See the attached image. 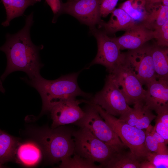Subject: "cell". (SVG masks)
I'll use <instances>...</instances> for the list:
<instances>
[{
  "label": "cell",
  "mask_w": 168,
  "mask_h": 168,
  "mask_svg": "<svg viewBox=\"0 0 168 168\" xmlns=\"http://www.w3.org/2000/svg\"><path fill=\"white\" fill-rule=\"evenodd\" d=\"M33 23V13L27 16L23 28L14 34H7L6 41L0 47L7 58V65L1 78L3 80L13 72H25L30 80L40 77V70L44 66L41 62L39 52L43 46H36L32 42L30 35Z\"/></svg>",
  "instance_id": "1"
},
{
  "label": "cell",
  "mask_w": 168,
  "mask_h": 168,
  "mask_svg": "<svg viewBox=\"0 0 168 168\" xmlns=\"http://www.w3.org/2000/svg\"><path fill=\"white\" fill-rule=\"evenodd\" d=\"M80 72L61 76L54 80L46 79L41 76L32 80L21 78L39 93L42 99V113L48 112L50 107L60 101L76 99L77 96L90 99L92 95L82 91L77 83Z\"/></svg>",
  "instance_id": "2"
},
{
  "label": "cell",
  "mask_w": 168,
  "mask_h": 168,
  "mask_svg": "<svg viewBox=\"0 0 168 168\" xmlns=\"http://www.w3.org/2000/svg\"><path fill=\"white\" fill-rule=\"evenodd\" d=\"M74 130L59 126L43 129L38 137L46 157L51 162L62 161L73 155L75 142L72 136Z\"/></svg>",
  "instance_id": "3"
},
{
  "label": "cell",
  "mask_w": 168,
  "mask_h": 168,
  "mask_svg": "<svg viewBox=\"0 0 168 168\" xmlns=\"http://www.w3.org/2000/svg\"><path fill=\"white\" fill-rule=\"evenodd\" d=\"M72 136L74 153L93 162H99L102 166H105L115 152L120 151L100 140L84 128L73 131Z\"/></svg>",
  "instance_id": "4"
},
{
  "label": "cell",
  "mask_w": 168,
  "mask_h": 168,
  "mask_svg": "<svg viewBox=\"0 0 168 168\" xmlns=\"http://www.w3.org/2000/svg\"><path fill=\"white\" fill-rule=\"evenodd\" d=\"M94 105L101 116L130 151L142 160L146 159L149 151L145 144V131L117 119L107 113L99 105Z\"/></svg>",
  "instance_id": "5"
},
{
  "label": "cell",
  "mask_w": 168,
  "mask_h": 168,
  "mask_svg": "<svg viewBox=\"0 0 168 168\" xmlns=\"http://www.w3.org/2000/svg\"><path fill=\"white\" fill-rule=\"evenodd\" d=\"M89 103L99 105L107 113L120 116L131 109L111 74L106 77L102 89L91 98Z\"/></svg>",
  "instance_id": "6"
},
{
  "label": "cell",
  "mask_w": 168,
  "mask_h": 168,
  "mask_svg": "<svg viewBox=\"0 0 168 168\" xmlns=\"http://www.w3.org/2000/svg\"><path fill=\"white\" fill-rule=\"evenodd\" d=\"M87 104L84 110L85 115L75 124L87 129L99 139L118 150H123L126 146L101 116L94 105Z\"/></svg>",
  "instance_id": "7"
},
{
  "label": "cell",
  "mask_w": 168,
  "mask_h": 168,
  "mask_svg": "<svg viewBox=\"0 0 168 168\" xmlns=\"http://www.w3.org/2000/svg\"><path fill=\"white\" fill-rule=\"evenodd\" d=\"M97 42V54L89 67L95 64L105 66L110 74L113 73L124 62L125 53L120 52V47L114 38L110 37L104 31L91 28Z\"/></svg>",
  "instance_id": "8"
},
{
  "label": "cell",
  "mask_w": 168,
  "mask_h": 168,
  "mask_svg": "<svg viewBox=\"0 0 168 168\" xmlns=\"http://www.w3.org/2000/svg\"><path fill=\"white\" fill-rule=\"evenodd\" d=\"M125 54L124 64L140 80L146 85L157 78L152 55L151 46L146 44Z\"/></svg>",
  "instance_id": "9"
},
{
  "label": "cell",
  "mask_w": 168,
  "mask_h": 168,
  "mask_svg": "<svg viewBox=\"0 0 168 168\" xmlns=\"http://www.w3.org/2000/svg\"><path fill=\"white\" fill-rule=\"evenodd\" d=\"M111 74L128 105L144 103L146 91L143 88V85L124 63Z\"/></svg>",
  "instance_id": "10"
},
{
  "label": "cell",
  "mask_w": 168,
  "mask_h": 168,
  "mask_svg": "<svg viewBox=\"0 0 168 168\" xmlns=\"http://www.w3.org/2000/svg\"><path fill=\"white\" fill-rule=\"evenodd\" d=\"M100 0H68L62 3L59 13H67L74 16L90 27H95L101 21L100 12Z\"/></svg>",
  "instance_id": "11"
},
{
  "label": "cell",
  "mask_w": 168,
  "mask_h": 168,
  "mask_svg": "<svg viewBox=\"0 0 168 168\" xmlns=\"http://www.w3.org/2000/svg\"><path fill=\"white\" fill-rule=\"evenodd\" d=\"M82 103L87 104L89 101L71 99L60 101L53 105L48 111L50 113L52 120L51 128L75 123L82 119L85 114L84 111L79 105Z\"/></svg>",
  "instance_id": "12"
},
{
  "label": "cell",
  "mask_w": 168,
  "mask_h": 168,
  "mask_svg": "<svg viewBox=\"0 0 168 168\" xmlns=\"http://www.w3.org/2000/svg\"><path fill=\"white\" fill-rule=\"evenodd\" d=\"M113 38L120 50H133L142 47L147 41L154 39V32L141 23H135L123 35Z\"/></svg>",
  "instance_id": "13"
},
{
  "label": "cell",
  "mask_w": 168,
  "mask_h": 168,
  "mask_svg": "<svg viewBox=\"0 0 168 168\" xmlns=\"http://www.w3.org/2000/svg\"><path fill=\"white\" fill-rule=\"evenodd\" d=\"M146 85L144 103L148 108L155 111L168 104V80L156 78Z\"/></svg>",
  "instance_id": "14"
},
{
  "label": "cell",
  "mask_w": 168,
  "mask_h": 168,
  "mask_svg": "<svg viewBox=\"0 0 168 168\" xmlns=\"http://www.w3.org/2000/svg\"><path fill=\"white\" fill-rule=\"evenodd\" d=\"M156 116L143 103H138L120 115L119 119L131 126L144 129L149 126Z\"/></svg>",
  "instance_id": "15"
},
{
  "label": "cell",
  "mask_w": 168,
  "mask_h": 168,
  "mask_svg": "<svg viewBox=\"0 0 168 168\" xmlns=\"http://www.w3.org/2000/svg\"><path fill=\"white\" fill-rule=\"evenodd\" d=\"M135 23L130 16L122 9H115L111 13L107 22L101 21L102 26L107 34H113L120 30L126 31Z\"/></svg>",
  "instance_id": "16"
},
{
  "label": "cell",
  "mask_w": 168,
  "mask_h": 168,
  "mask_svg": "<svg viewBox=\"0 0 168 168\" xmlns=\"http://www.w3.org/2000/svg\"><path fill=\"white\" fill-rule=\"evenodd\" d=\"M143 160L130 151L125 152L122 150L115 152L105 167L108 168H140L141 163Z\"/></svg>",
  "instance_id": "17"
},
{
  "label": "cell",
  "mask_w": 168,
  "mask_h": 168,
  "mask_svg": "<svg viewBox=\"0 0 168 168\" xmlns=\"http://www.w3.org/2000/svg\"><path fill=\"white\" fill-rule=\"evenodd\" d=\"M155 71L158 79L168 80V49L155 44L151 46Z\"/></svg>",
  "instance_id": "18"
},
{
  "label": "cell",
  "mask_w": 168,
  "mask_h": 168,
  "mask_svg": "<svg viewBox=\"0 0 168 168\" xmlns=\"http://www.w3.org/2000/svg\"><path fill=\"white\" fill-rule=\"evenodd\" d=\"M6 10V19L2 25L4 27L9 25L13 19L23 15L26 9L41 0H1Z\"/></svg>",
  "instance_id": "19"
},
{
  "label": "cell",
  "mask_w": 168,
  "mask_h": 168,
  "mask_svg": "<svg viewBox=\"0 0 168 168\" xmlns=\"http://www.w3.org/2000/svg\"><path fill=\"white\" fill-rule=\"evenodd\" d=\"M168 21V6L162 4L153 6L148 11L145 19L141 23L147 29L154 30Z\"/></svg>",
  "instance_id": "20"
},
{
  "label": "cell",
  "mask_w": 168,
  "mask_h": 168,
  "mask_svg": "<svg viewBox=\"0 0 168 168\" xmlns=\"http://www.w3.org/2000/svg\"><path fill=\"white\" fill-rule=\"evenodd\" d=\"M16 152L19 161L26 166H31L36 164L41 157L40 149L32 142H26L21 144L17 148Z\"/></svg>",
  "instance_id": "21"
},
{
  "label": "cell",
  "mask_w": 168,
  "mask_h": 168,
  "mask_svg": "<svg viewBox=\"0 0 168 168\" xmlns=\"http://www.w3.org/2000/svg\"><path fill=\"white\" fill-rule=\"evenodd\" d=\"M19 144L17 139L0 129V165L12 159Z\"/></svg>",
  "instance_id": "22"
},
{
  "label": "cell",
  "mask_w": 168,
  "mask_h": 168,
  "mask_svg": "<svg viewBox=\"0 0 168 168\" xmlns=\"http://www.w3.org/2000/svg\"><path fill=\"white\" fill-rule=\"evenodd\" d=\"M145 144L150 152L161 154H168V149L165 139L155 131L151 124L145 131Z\"/></svg>",
  "instance_id": "23"
},
{
  "label": "cell",
  "mask_w": 168,
  "mask_h": 168,
  "mask_svg": "<svg viewBox=\"0 0 168 168\" xmlns=\"http://www.w3.org/2000/svg\"><path fill=\"white\" fill-rule=\"evenodd\" d=\"M119 8L123 10L135 23H141L147 14L144 0H127L121 4Z\"/></svg>",
  "instance_id": "24"
},
{
  "label": "cell",
  "mask_w": 168,
  "mask_h": 168,
  "mask_svg": "<svg viewBox=\"0 0 168 168\" xmlns=\"http://www.w3.org/2000/svg\"><path fill=\"white\" fill-rule=\"evenodd\" d=\"M157 114L154 126L156 131L168 143V104L160 107L155 111Z\"/></svg>",
  "instance_id": "25"
},
{
  "label": "cell",
  "mask_w": 168,
  "mask_h": 168,
  "mask_svg": "<svg viewBox=\"0 0 168 168\" xmlns=\"http://www.w3.org/2000/svg\"><path fill=\"white\" fill-rule=\"evenodd\" d=\"M72 156L68 157L61 161L59 166L62 168H98L102 167L101 165L97 166L94 162L83 158L74 153Z\"/></svg>",
  "instance_id": "26"
},
{
  "label": "cell",
  "mask_w": 168,
  "mask_h": 168,
  "mask_svg": "<svg viewBox=\"0 0 168 168\" xmlns=\"http://www.w3.org/2000/svg\"><path fill=\"white\" fill-rule=\"evenodd\" d=\"M154 39L157 45L163 47L168 46V21L161 27L153 30Z\"/></svg>",
  "instance_id": "27"
},
{
  "label": "cell",
  "mask_w": 168,
  "mask_h": 168,
  "mask_svg": "<svg viewBox=\"0 0 168 168\" xmlns=\"http://www.w3.org/2000/svg\"><path fill=\"white\" fill-rule=\"evenodd\" d=\"M146 158L155 166V168L168 167V154H161L149 152Z\"/></svg>",
  "instance_id": "28"
},
{
  "label": "cell",
  "mask_w": 168,
  "mask_h": 168,
  "mask_svg": "<svg viewBox=\"0 0 168 168\" xmlns=\"http://www.w3.org/2000/svg\"><path fill=\"white\" fill-rule=\"evenodd\" d=\"M119 0H100V12L101 17H103L111 13L115 7Z\"/></svg>",
  "instance_id": "29"
},
{
  "label": "cell",
  "mask_w": 168,
  "mask_h": 168,
  "mask_svg": "<svg viewBox=\"0 0 168 168\" xmlns=\"http://www.w3.org/2000/svg\"><path fill=\"white\" fill-rule=\"evenodd\" d=\"M54 15L59 14L62 2L60 0H46Z\"/></svg>",
  "instance_id": "30"
},
{
  "label": "cell",
  "mask_w": 168,
  "mask_h": 168,
  "mask_svg": "<svg viewBox=\"0 0 168 168\" xmlns=\"http://www.w3.org/2000/svg\"><path fill=\"white\" fill-rule=\"evenodd\" d=\"M140 168H155V166L148 160L146 159L141 163Z\"/></svg>",
  "instance_id": "31"
},
{
  "label": "cell",
  "mask_w": 168,
  "mask_h": 168,
  "mask_svg": "<svg viewBox=\"0 0 168 168\" xmlns=\"http://www.w3.org/2000/svg\"><path fill=\"white\" fill-rule=\"evenodd\" d=\"M163 1V0H151L149 5L146 8L147 11L153 6L162 4Z\"/></svg>",
  "instance_id": "32"
},
{
  "label": "cell",
  "mask_w": 168,
  "mask_h": 168,
  "mask_svg": "<svg viewBox=\"0 0 168 168\" xmlns=\"http://www.w3.org/2000/svg\"><path fill=\"white\" fill-rule=\"evenodd\" d=\"M0 91L3 93L5 92V90L3 86L2 83L1 82V79L0 78Z\"/></svg>",
  "instance_id": "33"
},
{
  "label": "cell",
  "mask_w": 168,
  "mask_h": 168,
  "mask_svg": "<svg viewBox=\"0 0 168 168\" xmlns=\"http://www.w3.org/2000/svg\"><path fill=\"white\" fill-rule=\"evenodd\" d=\"M162 4L163 5L168 6V0H163Z\"/></svg>",
  "instance_id": "34"
},
{
  "label": "cell",
  "mask_w": 168,
  "mask_h": 168,
  "mask_svg": "<svg viewBox=\"0 0 168 168\" xmlns=\"http://www.w3.org/2000/svg\"><path fill=\"white\" fill-rule=\"evenodd\" d=\"M151 0H144L145 2L146 8L149 5Z\"/></svg>",
  "instance_id": "35"
},
{
  "label": "cell",
  "mask_w": 168,
  "mask_h": 168,
  "mask_svg": "<svg viewBox=\"0 0 168 168\" xmlns=\"http://www.w3.org/2000/svg\"><path fill=\"white\" fill-rule=\"evenodd\" d=\"M3 166L2 165H0V168L3 167Z\"/></svg>",
  "instance_id": "36"
},
{
  "label": "cell",
  "mask_w": 168,
  "mask_h": 168,
  "mask_svg": "<svg viewBox=\"0 0 168 168\" xmlns=\"http://www.w3.org/2000/svg\"><path fill=\"white\" fill-rule=\"evenodd\" d=\"M69 0V1H73V0Z\"/></svg>",
  "instance_id": "37"
}]
</instances>
